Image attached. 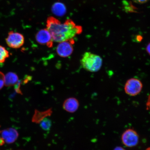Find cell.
Wrapping results in <instances>:
<instances>
[{"label":"cell","mask_w":150,"mask_h":150,"mask_svg":"<svg viewBox=\"0 0 150 150\" xmlns=\"http://www.w3.org/2000/svg\"><path fill=\"white\" fill-rule=\"evenodd\" d=\"M74 43L73 39L59 42L56 49L58 55L62 57L66 58L72 55L74 51L73 45Z\"/></svg>","instance_id":"cell-6"},{"label":"cell","mask_w":150,"mask_h":150,"mask_svg":"<svg viewBox=\"0 0 150 150\" xmlns=\"http://www.w3.org/2000/svg\"><path fill=\"white\" fill-rule=\"evenodd\" d=\"M5 85V75L0 71V90Z\"/></svg>","instance_id":"cell-14"},{"label":"cell","mask_w":150,"mask_h":150,"mask_svg":"<svg viewBox=\"0 0 150 150\" xmlns=\"http://www.w3.org/2000/svg\"><path fill=\"white\" fill-rule=\"evenodd\" d=\"M53 12L58 16H62L65 12V8L63 5L61 3L56 4L53 7Z\"/></svg>","instance_id":"cell-13"},{"label":"cell","mask_w":150,"mask_h":150,"mask_svg":"<svg viewBox=\"0 0 150 150\" xmlns=\"http://www.w3.org/2000/svg\"><path fill=\"white\" fill-rule=\"evenodd\" d=\"M114 150H126L123 148L120 147V146H118L116 147L114 149Z\"/></svg>","instance_id":"cell-19"},{"label":"cell","mask_w":150,"mask_h":150,"mask_svg":"<svg viewBox=\"0 0 150 150\" xmlns=\"http://www.w3.org/2000/svg\"><path fill=\"white\" fill-rule=\"evenodd\" d=\"M79 105V103L77 99L74 97H70L64 101L63 107L66 111L73 113L78 110Z\"/></svg>","instance_id":"cell-9"},{"label":"cell","mask_w":150,"mask_h":150,"mask_svg":"<svg viewBox=\"0 0 150 150\" xmlns=\"http://www.w3.org/2000/svg\"><path fill=\"white\" fill-rule=\"evenodd\" d=\"M6 42L9 47L19 48L24 44V37L21 33L11 31L8 33V36L6 39Z\"/></svg>","instance_id":"cell-5"},{"label":"cell","mask_w":150,"mask_h":150,"mask_svg":"<svg viewBox=\"0 0 150 150\" xmlns=\"http://www.w3.org/2000/svg\"><path fill=\"white\" fill-rule=\"evenodd\" d=\"M81 64L86 70L91 72H98L102 67L103 59L100 56L91 52H86L80 61Z\"/></svg>","instance_id":"cell-2"},{"label":"cell","mask_w":150,"mask_h":150,"mask_svg":"<svg viewBox=\"0 0 150 150\" xmlns=\"http://www.w3.org/2000/svg\"><path fill=\"white\" fill-rule=\"evenodd\" d=\"M0 136L5 143L11 144L16 141L18 138L19 134L16 129L11 127L0 131Z\"/></svg>","instance_id":"cell-8"},{"label":"cell","mask_w":150,"mask_h":150,"mask_svg":"<svg viewBox=\"0 0 150 150\" xmlns=\"http://www.w3.org/2000/svg\"><path fill=\"white\" fill-rule=\"evenodd\" d=\"M142 37L141 36H138L137 37V39L138 40V41H141L142 40Z\"/></svg>","instance_id":"cell-20"},{"label":"cell","mask_w":150,"mask_h":150,"mask_svg":"<svg viewBox=\"0 0 150 150\" xmlns=\"http://www.w3.org/2000/svg\"><path fill=\"white\" fill-rule=\"evenodd\" d=\"M46 28L51 35L54 42H60L73 39L82 33L81 26L76 25L71 19L62 23L57 19L50 16L47 21Z\"/></svg>","instance_id":"cell-1"},{"label":"cell","mask_w":150,"mask_h":150,"mask_svg":"<svg viewBox=\"0 0 150 150\" xmlns=\"http://www.w3.org/2000/svg\"><path fill=\"white\" fill-rule=\"evenodd\" d=\"M146 51L150 56V42L147 45L146 48Z\"/></svg>","instance_id":"cell-17"},{"label":"cell","mask_w":150,"mask_h":150,"mask_svg":"<svg viewBox=\"0 0 150 150\" xmlns=\"http://www.w3.org/2000/svg\"><path fill=\"white\" fill-rule=\"evenodd\" d=\"M133 1L138 4H142L147 2L149 0H132Z\"/></svg>","instance_id":"cell-15"},{"label":"cell","mask_w":150,"mask_h":150,"mask_svg":"<svg viewBox=\"0 0 150 150\" xmlns=\"http://www.w3.org/2000/svg\"><path fill=\"white\" fill-rule=\"evenodd\" d=\"M143 84L138 79L132 78L127 81L125 84L124 89L127 95L131 96L137 95L141 92Z\"/></svg>","instance_id":"cell-4"},{"label":"cell","mask_w":150,"mask_h":150,"mask_svg":"<svg viewBox=\"0 0 150 150\" xmlns=\"http://www.w3.org/2000/svg\"><path fill=\"white\" fill-rule=\"evenodd\" d=\"M145 150H150V147L147 148Z\"/></svg>","instance_id":"cell-21"},{"label":"cell","mask_w":150,"mask_h":150,"mask_svg":"<svg viewBox=\"0 0 150 150\" xmlns=\"http://www.w3.org/2000/svg\"><path fill=\"white\" fill-rule=\"evenodd\" d=\"M35 39L39 44L46 45L49 48L53 46L54 41L51 34L47 28L38 31L35 35Z\"/></svg>","instance_id":"cell-7"},{"label":"cell","mask_w":150,"mask_h":150,"mask_svg":"<svg viewBox=\"0 0 150 150\" xmlns=\"http://www.w3.org/2000/svg\"><path fill=\"white\" fill-rule=\"evenodd\" d=\"M9 52L5 47L0 45V64L4 62L9 57Z\"/></svg>","instance_id":"cell-12"},{"label":"cell","mask_w":150,"mask_h":150,"mask_svg":"<svg viewBox=\"0 0 150 150\" xmlns=\"http://www.w3.org/2000/svg\"><path fill=\"white\" fill-rule=\"evenodd\" d=\"M122 142L126 147H135L139 142V136L136 131L132 129H129L123 133L121 137Z\"/></svg>","instance_id":"cell-3"},{"label":"cell","mask_w":150,"mask_h":150,"mask_svg":"<svg viewBox=\"0 0 150 150\" xmlns=\"http://www.w3.org/2000/svg\"><path fill=\"white\" fill-rule=\"evenodd\" d=\"M146 109L147 110H150V94L148 96L147 102L146 104Z\"/></svg>","instance_id":"cell-16"},{"label":"cell","mask_w":150,"mask_h":150,"mask_svg":"<svg viewBox=\"0 0 150 150\" xmlns=\"http://www.w3.org/2000/svg\"><path fill=\"white\" fill-rule=\"evenodd\" d=\"M18 77L15 73L9 72L5 76V85L6 87H11L18 83Z\"/></svg>","instance_id":"cell-10"},{"label":"cell","mask_w":150,"mask_h":150,"mask_svg":"<svg viewBox=\"0 0 150 150\" xmlns=\"http://www.w3.org/2000/svg\"><path fill=\"white\" fill-rule=\"evenodd\" d=\"M5 143V142L4 140H3L1 136H0V146L3 145Z\"/></svg>","instance_id":"cell-18"},{"label":"cell","mask_w":150,"mask_h":150,"mask_svg":"<svg viewBox=\"0 0 150 150\" xmlns=\"http://www.w3.org/2000/svg\"><path fill=\"white\" fill-rule=\"evenodd\" d=\"M39 123L42 130L46 131H50L52 125L51 120L47 117L42 120Z\"/></svg>","instance_id":"cell-11"}]
</instances>
